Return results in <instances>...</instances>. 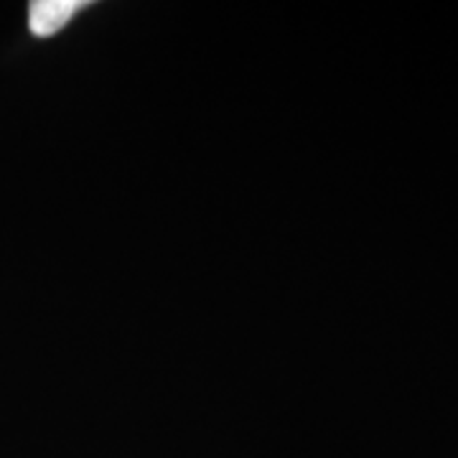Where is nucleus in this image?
Masks as SVG:
<instances>
[{"label": "nucleus", "mask_w": 458, "mask_h": 458, "mask_svg": "<svg viewBox=\"0 0 458 458\" xmlns=\"http://www.w3.org/2000/svg\"><path fill=\"white\" fill-rule=\"evenodd\" d=\"M84 5H87L84 0H33L29 5V29L38 38L54 36L62 31Z\"/></svg>", "instance_id": "obj_1"}]
</instances>
